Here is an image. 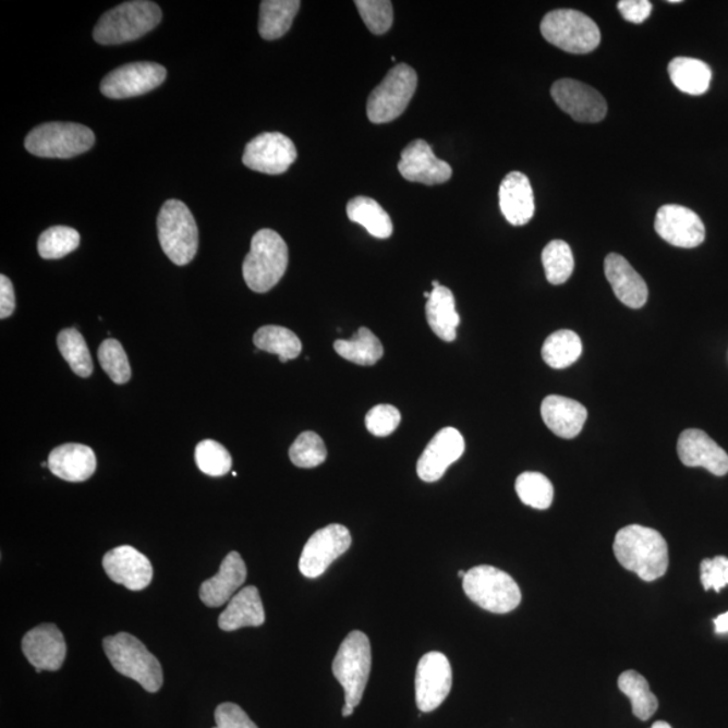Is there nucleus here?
<instances>
[{"mask_svg": "<svg viewBox=\"0 0 728 728\" xmlns=\"http://www.w3.org/2000/svg\"><path fill=\"white\" fill-rule=\"evenodd\" d=\"M614 554L626 570L645 582L663 578L669 567V549L663 534L652 527L629 525L617 533Z\"/></svg>", "mask_w": 728, "mask_h": 728, "instance_id": "obj_1", "label": "nucleus"}, {"mask_svg": "<svg viewBox=\"0 0 728 728\" xmlns=\"http://www.w3.org/2000/svg\"><path fill=\"white\" fill-rule=\"evenodd\" d=\"M286 241L276 231L260 230L252 239V248L243 262V277L255 293H266L281 281L288 269Z\"/></svg>", "mask_w": 728, "mask_h": 728, "instance_id": "obj_2", "label": "nucleus"}, {"mask_svg": "<svg viewBox=\"0 0 728 728\" xmlns=\"http://www.w3.org/2000/svg\"><path fill=\"white\" fill-rule=\"evenodd\" d=\"M104 650L117 672L135 680L147 692L156 693L161 690V664L134 635L118 633L106 636Z\"/></svg>", "mask_w": 728, "mask_h": 728, "instance_id": "obj_3", "label": "nucleus"}, {"mask_svg": "<svg viewBox=\"0 0 728 728\" xmlns=\"http://www.w3.org/2000/svg\"><path fill=\"white\" fill-rule=\"evenodd\" d=\"M161 20V9L155 2L134 0L122 3L101 16L95 27L94 38L101 45L135 41L156 28Z\"/></svg>", "mask_w": 728, "mask_h": 728, "instance_id": "obj_4", "label": "nucleus"}, {"mask_svg": "<svg viewBox=\"0 0 728 728\" xmlns=\"http://www.w3.org/2000/svg\"><path fill=\"white\" fill-rule=\"evenodd\" d=\"M372 644L362 631H351L341 642L332 672L344 688V704L355 708L362 702L372 672Z\"/></svg>", "mask_w": 728, "mask_h": 728, "instance_id": "obj_5", "label": "nucleus"}, {"mask_svg": "<svg viewBox=\"0 0 728 728\" xmlns=\"http://www.w3.org/2000/svg\"><path fill=\"white\" fill-rule=\"evenodd\" d=\"M463 590L475 605L494 614L513 611L522 599L515 580L492 566H480L468 571V577L463 579Z\"/></svg>", "mask_w": 728, "mask_h": 728, "instance_id": "obj_6", "label": "nucleus"}, {"mask_svg": "<svg viewBox=\"0 0 728 728\" xmlns=\"http://www.w3.org/2000/svg\"><path fill=\"white\" fill-rule=\"evenodd\" d=\"M543 37L572 54H587L599 47L602 34L590 16L571 9L550 11L542 22Z\"/></svg>", "mask_w": 728, "mask_h": 728, "instance_id": "obj_7", "label": "nucleus"}, {"mask_svg": "<svg viewBox=\"0 0 728 728\" xmlns=\"http://www.w3.org/2000/svg\"><path fill=\"white\" fill-rule=\"evenodd\" d=\"M157 226L167 257L178 266L190 264L198 248L197 225L190 208L180 201H168L159 210Z\"/></svg>", "mask_w": 728, "mask_h": 728, "instance_id": "obj_8", "label": "nucleus"}, {"mask_svg": "<svg viewBox=\"0 0 728 728\" xmlns=\"http://www.w3.org/2000/svg\"><path fill=\"white\" fill-rule=\"evenodd\" d=\"M94 131L78 123H45L28 133L25 147L41 158H72L93 149Z\"/></svg>", "mask_w": 728, "mask_h": 728, "instance_id": "obj_9", "label": "nucleus"}, {"mask_svg": "<svg viewBox=\"0 0 728 728\" xmlns=\"http://www.w3.org/2000/svg\"><path fill=\"white\" fill-rule=\"evenodd\" d=\"M418 77L411 65L398 64L386 75L368 96L367 117L369 122L384 124L396 121L416 93Z\"/></svg>", "mask_w": 728, "mask_h": 728, "instance_id": "obj_10", "label": "nucleus"}, {"mask_svg": "<svg viewBox=\"0 0 728 728\" xmlns=\"http://www.w3.org/2000/svg\"><path fill=\"white\" fill-rule=\"evenodd\" d=\"M352 537L349 529L332 523L317 531L305 544L300 557V572L316 579L331 567L335 560L350 549Z\"/></svg>", "mask_w": 728, "mask_h": 728, "instance_id": "obj_11", "label": "nucleus"}, {"mask_svg": "<svg viewBox=\"0 0 728 728\" xmlns=\"http://www.w3.org/2000/svg\"><path fill=\"white\" fill-rule=\"evenodd\" d=\"M167 78V70L156 62H133L117 68L100 84L101 94L110 99H129L156 89Z\"/></svg>", "mask_w": 728, "mask_h": 728, "instance_id": "obj_12", "label": "nucleus"}, {"mask_svg": "<svg viewBox=\"0 0 728 728\" xmlns=\"http://www.w3.org/2000/svg\"><path fill=\"white\" fill-rule=\"evenodd\" d=\"M555 104L580 123H598L607 116L605 98L593 87L572 78H561L551 85Z\"/></svg>", "mask_w": 728, "mask_h": 728, "instance_id": "obj_13", "label": "nucleus"}, {"mask_svg": "<svg viewBox=\"0 0 728 728\" xmlns=\"http://www.w3.org/2000/svg\"><path fill=\"white\" fill-rule=\"evenodd\" d=\"M452 688V668L439 652L421 657L416 672V703L421 713H432L446 701Z\"/></svg>", "mask_w": 728, "mask_h": 728, "instance_id": "obj_14", "label": "nucleus"}, {"mask_svg": "<svg viewBox=\"0 0 728 728\" xmlns=\"http://www.w3.org/2000/svg\"><path fill=\"white\" fill-rule=\"evenodd\" d=\"M298 159L292 139L281 133H264L250 141L242 161L248 169L265 174H282Z\"/></svg>", "mask_w": 728, "mask_h": 728, "instance_id": "obj_15", "label": "nucleus"}, {"mask_svg": "<svg viewBox=\"0 0 728 728\" xmlns=\"http://www.w3.org/2000/svg\"><path fill=\"white\" fill-rule=\"evenodd\" d=\"M654 230L672 246L695 248L705 239V227L692 209L668 204L657 210Z\"/></svg>", "mask_w": 728, "mask_h": 728, "instance_id": "obj_16", "label": "nucleus"}, {"mask_svg": "<svg viewBox=\"0 0 728 728\" xmlns=\"http://www.w3.org/2000/svg\"><path fill=\"white\" fill-rule=\"evenodd\" d=\"M398 170L403 179L425 185L444 184L452 178L451 165L437 158L424 139L413 141L403 149Z\"/></svg>", "mask_w": 728, "mask_h": 728, "instance_id": "obj_17", "label": "nucleus"}, {"mask_svg": "<svg viewBox=\"0 0 728 728\" xmlns=\"http://www.w3.org/2000/svg\"><path fill=\"white\" fill-rule=\"evenodd\" d=\"M22 651L37 674L43 670L54 672L65 662L66 642L56 624L44 623L27 631L22 640Z\"/></svg>", "mask_w": 728, "mask_h": 728, "instance_id": "obj_18", "label": "nucleus"}, {"mask_svg": "<svg viewBox=\"0 0 728 728\" xmlns=\"http://www.w3.org/2000/svg\"><path fill=\"white\" fill-rule=\"evenodd\" d=\"M465 442L458 429L442 428L426 446L417 463L421 481L434 483L440 481L449 465L463 457Z\"/></svg>", "mask_w": 728, "mask_h": 728, "instance_id": "obj_19", "label": "nucleus"}, {"mask_svg": "<svg viewBox=\"0 0 728 728\" xmlns=\"http://www.w3.org/2000/svg\"><path fill=\"white\" fill-rule=\"evenodd\" d=\"M104 568L113 583L122 584L130 591L149 587L153 566L149 559L130 545L118 546L104 557Z\"/></svg>", "mask_w": 728, "mask_h": 728, "instance_id": "obj_20", "label": "nucleus"}, {"mask_svg": "<svg viewBox=\"0 0 728 728\" xmlns=\"http://www.w3.org/2000/svg\"><path fill=\"white\" fill-rule=\"evenodd\" d=\"M677 453L687 468H703L716 476L728 472V454L701 429L682 432L677 441Z\"/></svg>", "mask_w": 728, "mask_h": 728, "instance_id": "obj_21", "label": "nucleus"}, {"mask_svg": "<svg viewBox=\"0 0 728 728\" xmlns=\"http://www.w3.org/2000/svg\"><path fill=\"white\" fill-rule=\"evenodd\" d=\"M605 272L614 294L622 304L631 310H640L647 303L650 290H647L644 278L622 255L608 254L605 260Z\"/></svg>", "mask_w": 728, "mask_h": 728, "instance_id": "obj_22", "label": "nucleus"}, {"mask_svg": "<svg viewBox=\"0 0 728 728\" xmlns=\"http://www.w3.org/2000/svg\"><path fill=\"white\" fill-rule=\"evenodd\" d=\"M247 578V568L238 551H231L221 562L218 574L206 580L201 587V599L208 607H220L236 595Z\"/></svg>", "mask_w": 728, "mask_h": 728, "instance_id": "obj_23", "label": "nucleus"}, {"mask_svg": "<svg viewBox=\"0 0 728 728\" xmlns=\"http://www.w3.org/2000/svg\"><path fill=\"white\" fill-rule=\"evenodd\" d=\"M499 207L513 226H525L534 216V193L531 181L521 172H511L499 187Z\"/></svg>", "mask_w": 728, "mask_h": 728, "instance_id": "obj_24", "label": "nucleus"}, {"mask_svg": "<svg viewBox=\"0 0 728 728\" xmlns=\"http://www.w3.org/2000/svg\"><path fill=\"white\" fill-rule=\"evenodd\" d=\"M544 423L561 439H573L587 421V409L582 403L562 396H548L543 401Z\"/></svg>", "mask_w": 728, "mask_h": 728, "instance_id": "obj_25", "label": "nucleus"}, {"mask_svg": "<svg viewBox=\"0 0 728 728\" xmlns=\"http://www.w3.org/2000/svg\"><path fill=\"white\" fill-rule=\"evenodd\" d=\"M53 475L66 482H85L95 474L96 457L93 449L83 444H64L53 449L48 459Z\"/></svg>", "mask_w": 728, "mask_h": 728, "instance_id": "obj_26", "label": "nucleus"}, {"mask_svg": "<svg viewBox=\"0 0 728 728\" xmlns=\"http://www.w3.org/2000/svg\"><path fill=\"white\" fill-rule=\"evenodd\" d=\"M265 621V608L259 591L254 585H247L239 591L226 610L220 614L219 628L223 631L259 628Z\"/></svg>", "mask_w": 728, "mask_h": 728, "instance_id": "obj_27", "label": "nucleus"}, {"mask_svg": "<svg viewBox=\"0 0 728 728\" xmlns=\"http://www.w3.org/2000/svg\"><path fill=\"white\" fill-rule=\"evenodd\" d=\"M425 308L428 324L437 337L444 341L457 339L460 316L451 290L442 286L434 288Z\"/></svg>", "mask_w": 728, "mask_h": 728, "instance_id": "obj_28", "label": "nucleus"}, {"mask_svg": "<svg viewBox=\"0 0 728 728\" xmlns=\"http://www.w3.org/2000/svg\"><path fill=\"white\" fill-rule=\"evenodd\" d=\"M670 80L676 88L688 95L707 93L713 72L705 62L690 57H676L668 66Z\"/></svg>", "mask_w": 728, "mask_h": 728, "instance_id": "obj_29", "label": "nucleus"}, {"mask_svg": "<svg viewBox=\"0 0 728 728\" xmlns=\"http://www.w3.org/2000/svg\"><path fill=\"white\" fill-rule=\"evenodd\" d=\"M299 0H264L260 3L259 34L267 41L286 36L298 15Z\"/></svg>", "mask_w": 728, "mask_h": 728, "instance_id": "obj_30", "label": "nucleus"}, {"mask_svg": "<svg viewBox=\"0 0 728 728\" xmlns=\"http://www.w3.org/2000/svg\"><path fill=\"white\" fill-rule=\"evenodd\" d=\"M347 215L356 225L367 230L369 235L388 239L392 234V221L380 204L369 197H355L347 204Z\"/></svg>", "mask_w": 728, "mask_h": 728, "instance_id": "obj_31", "label": "nucleus"}, {"mask_svg": "<svg viewBox=\"0 0 728 728\" xmlns=\"http://www.w3.org/2000/svg\"><path fill=\"white\" fill-rule=\"evenodd\" d=\"M618 687L630 699L633 714L640 720H650L658 708V699L651 691L650 682L635 670H626L618 679Z\"/></svg>", "mask_w": 728, "mask_h": 728, "instance_id": "obj_32", "label": "nucleus"}, {"mask_svg": "<svg viewBox=\"0 0 728 728\" xmlns=\"http://www.w3.org/2000/svg\"><path fill=\"white\" fill-rule=\"evenodd\" d=\"M335 351L345 361L360 366H373L384 356V345L368 328H360V331L350 340H337L333 344Z\"/></svg>", "mask_w": 728, "mask_h": 728, "instance_id": "obj_33", "label": "nucleus"}, {"mask_svg": "<svg viewBox=\"0 0 728 728\" xmlns=\"http://www.w3.org/2000/svg\"><path fill=\"white\" fill-rule=\"evenodd\" d=\"M583 344L579 335L570 329H560L550 335L543 345V360L549 367H570L582 356Z\"/></svg>", "mask_w": 728, "mask_h": 728, "instance_id": "obj_34", "label": "nucleus"}, {"mask_svg": "<svg viewBox=\"0 0 728 728\" xmlns=\"http://www.w3.org/2000/svg\"><path fill=\"white\" fill-rule=\"evenodd\" d=\"M254 344L262 351L278 355L282 363L295 360L303 350L298 335L278 326L259 328L254 335Z\"/></svg>", "mask_w": 728, "mask_h": 728, "instance_id": "obj_35", "label": "nucleus"}, {"mask_svg": "<svg viewBox=\"0 0 728 728\" xmlns=\"http://www.w3.org/2000/svg\"><path fill=\"white\" fill-rule=\"evenodd\" d=\"M57 345H59L62 357L70 364L73 373L82 378L90 377L94 372L93 357H90L83 335L77 329H62L57 337Z\"/></svg>", "mask_w": 728, "mask_h": 728, "instance_id": "obj_36", "label": "nucleus"}, {"mask_svg": "<svg viewBox=\"0 0 728 728\" xmlns=\"http://www.w3.org/2000/svg\"><path fill=\"white\" fill-rule=\"evenodd\" d=\"M546 280L551 286H562L570 280L574 260L570 244L565 241H551L546 244L543 255Z\"/></svg>", "mask_w": 728, "mask_h": 728, "instance_id": "obj_37", "label": "nucleus"}, {"mask_svg": "<svg viewBox=\"0 0 728 728\" xmlns=\"http://www.w3.org/2000/svg\"><path fill=\"white\" fill-rule=\"evenodd\" d=\"M515 492L522 503L533 509L546 510L554 502V486L548 477L539 472H523L517 477Z\"/></svg>", "mask_w": 728, "mask_h": 728, "instance_id": "obj_38", "label": "nucleus"}, {"mask_svg": "<svg viewBox=\"0 0 728 728\" xmlns=\"http://www.w3.org/2000/svg\"><path fill=\"white\" fill-rule=\"evenodd\" d=\"M80 246V234L75 229L65 226L50 227L38 239V254L44 259L66 257Z\"/></svg>", "mask_w": 728, "mask_h": 728, "instance_id": "obj_39", "label": "nucleus"}, {"mask_svg": "<svg viewBox=\"0 0 728 728\" xmlns=\"http://www.w3.org/2000/svg\"><path fill=\"white\" fill-rule=\"evenodd\" d=\"M289 458L300 469H315L326 462L327 447L315 432H304L290 447Z\"/></svg>", "mask_w": 728, "mask_h": 728, "instance_id": "obj_40", "label": "nucleus"}, {"mask_svg": "<svg viewBox=\"0 0 728 728\" xmlns=\"http://www.w3.org/2000/svg\"><path fill=\"white\" fill-rule=\"evenodd\" d=\"M195 459L198 470L209 476H223L232 468V458L226 447L215 440L197 444Z\"/></svg>", "mask_w": 728, "mask_h": 728, "instance_id": "obj_41", "label": "nucleus"}, {"mask_svg": "<svg viewBox=\"0 0 728 728\" xmlns=\"http://www.w3.org/2000/svg\"><path fill=\"white\" fill-rule=\"evenodd\" d=\"M98 357L101 368L117 385L128 384L131 378L129 357L117 339H107L99 347Z\"/></svg>", "mask_w": 728, "mask_h": 728, "instance_id": "obj_42", "label": "nucleus"}, {"mask_svg": "<svg viewBox=\"0 0 728 728\" xmlns=\"http://www.w3.org/2000/svg\"><path fill=\"white\" fill-rule=\"evenodd\" d=\"M355 5L368 31L375 36L388 33L395 21L390 0H356Z\"/></svg>", "mask_w": 728, "mask_h": 728, "instance_id": "obj_43", "label": "nucleus"}, {"mask_svg": "<svg viewBox=\"0 0 728 728\" xmlns=\"http://www.w3.org/2000/svg\"><path fill=\"white\" fill-rule=\"evenodd\" d=\"M401 423V413L391 405L374 407L366 416V428L377 437L390 436Z\"/></svg>", "mask_w": 728, "mask_h": 728, "instance_id": "obj_44", "label": "nucleus"}, {"mask_svg": "<svg viewBox=\"0 0 728 728\" xmlns=\"http://www.w3.org/2000/svg\"><path fill=\"white\" fill-rule=\"evenodd\" d=\"M701 579L704 590H714L716 593H720L728 585L727 557L716 556L714 559L703 560Z\"/></svg>", "mask_w": 728, "mask_h": 728, "instance_id": "obj_45", "label": "nucleus"}, {"mask_svg": "<svg viewBox=\"0 0 728 728\" xmlns=\"http://www.w3.org/2000/svg\"><path fill=\"white\" fill-rule=\"evenodd\" d=\"M215 721L214 728H258L235 703L220 704L215 711Z\"/></svg>", "mask_w": 728, "mask_h": 728, "instance_id": "obj_46", "label": "nucleus"}, {"mask_svg": "<svg viewBox=\"0 0 728 728\" xmlns=\"http://www.w3.org/2000/svg\"><path fill=\"white\" fill-rule=\"evenodd\" d=\"M619 13L631 24H644L650 19L653 4L650 0H621L618 2Z\"/></svg>", "mask_w": 728, "mask_h": 728, "instance_id": "obj_47", "label": "nucleus"}, {"mask_svg": "<svg viewBox=\"0 0 728 728\" xmlns=\"http://www.w3.org/2000/svg\"><path fill=\"white\" fill-rule=\"evenodd\" d=\"M15 311V293L13 283L9 280V277L0 276V318H4L13 315Z\"/></svg>", "mask_w": 728, "mask_h": 728, "instance_id": "obj_48", "label": "nucleus"}, {"mask_svg": "<svg viewBox=\"0 0 728 728\" xmlns=\"http://www.w3.org/2000/svg\"><path fill=\"white\" fill-rule=\"evenodd\" d=\"M715 633L726 634L728 633V611L720 614L719 617L714 619Z\"/></svg>", "mask_w": 728, "mask_h": 728, "instance_id": "obj_49", "label": "nucleus"}, {"mask_svg": "<svg viewBox=\"0 0 728 728\" xmlns=\"http://www.w3.org/2000/svg\"><path fill=\"white\" fill-rule=\"evenodd\" d=\"M355 708L349 707V705L344 704L343 709H341V715L344 716V718H349L352 714H354Z\"/></svg>", "mask_w": 728, "mask_h": 728, "instance_id": "obj_50", "label": "nucleus"}, {"mask_svg": "<svg viewBox=\"0 0 728 728\" xmlns=\"http://www.w3.org/2000/svg\"><path fill=\"white\" fill-rule=\"evenodd\" d=\"M651 728H672V726L667 724V721L658 720V721H656V724H653V726Z\"/></svg>", "mask_w": 728, "mask_h": 728, "instance_id": "obj_51", "label": "nucleus"}, {"mask_svg": "<svg viewBox=\"0 0 728 728\" xmlns=\"http://www.w3.org/2000/svg\"><path fill=\"white\" fill-rule=\"evenodd\" d=\"M458 577L464 579L465 577H468V572L459 571Z\"/></svg>", "mask_w": 728, "mask_h": 728, "instance_id": "obj_52", "label": "nucleus"}, {"mask_svg": "<svg viewBox=\"0 0 728 728\" xmlns=\"http://www.w3.org/2000/svg\"><path fill=\"white\" fill-rule=\"evenodd\" d=\"M432 287H434V288L440 287V282L439 281H434V282H432Z\"/></svg>", "mask_w": 728, "mask_h": 728, "instance_id": "obj_53", "label": "nucleus"}, {"mask_svg": "<svg viewBox=\"0 0 728 728\" xmlns=\"http://www.w3.org/2000/svg\"><path fill=\"white\" fill-rule=\"evenodd\" d=\"M424 298L428 300L430 298V292H424Z\"/></svg>", "mask_w": 728, "mask_h": 728, "instance_id": "obj_54", "label": "nucleus"}]
</instances>
